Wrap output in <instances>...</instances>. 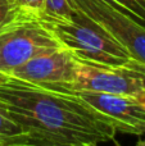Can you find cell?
Returning a JSON list of instances; mask_svg holds the SVG:
<instances>
[{
  "label": "cell",
  "mask_w": 145,
  "mask_h": 146,
  "mask_svg": "<svg viewBox=\"0 0 145 146\" xmlns=\"http://www.w3.org/2000/svg\"><path fill=\"white\" fill-rule=\"evenodd\" d=\"M76 64L77 59L62 46L33 56L7 76L44 87L68 90L76 76Z\"/></svg>",
  "instance_id": "8992f818"
},
{
  "label": "cell",
  "mask_w": 145,
  "mask_h": 146,
  "mask_svg": "<svg viewBox=\"0 0 145 146\" xmlns=\"http://www.w3.org/2000/svg\"><path fill=\"white\" fill-rule=\"evenodd\" d=\"M0 146H98V144H90V142H67L59 141V140L48 139L43 136L25 133L18 137L5 141H0Z\"/></svg>",
  "instance_id": "ba28073f"
},
{
  "label": "cell",
  "mask_w": 145,
  "mask_h": 146,
  "mask_svg": "<svg viewBox=\"0 0 145 146\" xmlns=\"http://www.w3.org/2000/svg\"><path fill=\"white\" fill-rule=\"evenodd\" d=\"M23 17L28 15L23 14L18 9L17 5L14 4V0H0V31Z\"/></svg>",
  "instance_id": "8fae6325"
},
{
  "label": "cell",
  "mask_w": 145,
  "mask_h": 146,
  "mask_svg": "<svg viewBox=\"0 0 145 146\" xmlns=\"http://www.w3.org/2000/svg\"><path fill=\"white\" fill-rule=\"evenodd\" d=\"M145 26V0H107Z\"/></svg>",
  "instance_id": "30bf717a"
},
{
  "label": "cell",
  "mask_w": 145,
  "mask_h": 146,
  "mask_svg": "<svg viewBox=\"0 0 145 146\" xmlns=\"http://www.w3.org/2000/svg\"><path fill=\"white\" fill-rule=\"evenodd\" d=\"M76 7L72 0H44L43 12L39 17L68 21L73 17Z\"/></svg>",
  "instance_id": "9c48e42d"
},
{
  "label": "cell",
  "mask_w": 145,
  "mask_h": 146,
  "mask_svg": "<svg viewBox=\"0 0 145 146\" xmlns=\"http://www.w3.org/2000/svg\"><path fill=\"white\" fill-rule=\"evenodd\" d=\"M17 8L28 17H39L43 12L44 0H14Z\"/></svg>",
  "instance_id": "4fadbf2b"
},
{
  "label": "cell",
  "mask_w": 145,
  "mask_h": 146,
  "mask_svg": "<svg viewBox=\"0 0 145 146\" xmlns=\"http://www.w3.org/2000/svg\"><path fill=\"white\" fill-rule=\"evenodd\" d=\"M74 7L99 23L127 49L132 59L145 66V26L107 0H72Z\"/></svg>",
  "instance_id": "277c9868"
},
{
  "label": "cell",
  "mask_w": 145,
  "mask_h": 146,
  "mask_svg": "<svg viewBox=\"0 0 145 146\" xmlns=\"http://www.w3.org/2000/svg\"><path fill=\"white\" fill-rule=\"evenodd\" d=\"M0 109L25 133L67 142L114 141L116 126L69 90L8 77L0 83Z\"/></svg>",
  "instance_id": "6da1fadb"
},
{
  "label": "cell",
  "mask_w": 145,
  "mask_h": 146,
  "mask_svg": "<svg viewBox=\"0 0 145 146\" xmlns=\"http://www.w3.org/2000/svg\"><path fill=\"white\" fill-rule=\"evenodd\" d=\"M143 88L145 74L135 68L77 60L76 76L68 90L136 96Z\"/></svg>",
  "instance_id": "5b68a950"
},
{
  "label": "cell",
  "mask_w": 145,
  "mask_h": 146,
  "mask_svg": "<svg viewBox=\"0 0 145 146\" xmlns=\"http://www.w3.org/2000/svg\"><path fill=\"white\" fill-rule=\"evenodd\" d=\"M135 98L138 99L139 103H140L141 105H144V106H145V88H143V90H141L140 92H139L138 95L135 96Z\"/></svg>",
  "instance_id": "5bb4252c"
},
{
  "label": "cell",
  "mask_w": 145,
  "mask_h": 146,
  "mask_svg": "<svg viewBox=\"0 0 145 146\" xmlns=\"http://www.w3.org/2000/svg\"><path fill=\"white\" fill-rule=\"evenodd\" d=\"M135 146H145V139H143V140H139L138 144H136Z\"/></svg>",
  "instance_id": "2e32d148"
},
{
  "label": "cell",
  "mask_w": 145,
  "mask_h": 146,
  "mask_svg": "<svg viewBox=\"0 0 145 146\" xmlns=\"http://www.w3.org/2000/svg\"><path fill=\"white\" fill-rule=\"evenodd\" d=\"M8 80V76L7 74H4V73H1L0 72V83L1 82H4V81H7Z\"/></svg>",
  "instance_id": "9a60e30c"
},
{
  "label": "cell",
  "mask_w": 145,
  "mask_h": 146,
  "mask_svg": "<svg viewBox=\"0 0 145 146\" xmlns=\"http://www.w3.org/2000/svg\"><path fill=\"white\" fill-rule=\"evenodd\" d=\"M36 18L53 32L59 44L71 51L77 60L107 66H127L145 74V66L134 60L127 49L77 8L73 17L68 21Z\"/></svg>",
  "instance_id": "7a4b0ae2"
},
{
  "label": "cell",
  "mask_w": 145,
  "mask_h": 146,
  "mask_svg": "<svg viewBox=\"0 0 145 146\" xmlns=\"http://www.w3.org/2000/svg\"><path fill=\"white\" fill-rule=\"evenodd\" d=\"M58 48L59 41L39 18H19L0 31V72L8 74L33 56Z\"/></svg>",
  "instance_id": "3957f363"
},
{
  "label": "cell",
  "mask_w": 145,
  "mask_h": 146,
  "mask_svg": "<svg viewBox=\"0 0 145 146\" xmlns=\"http://www.w3.org/2000/svg\"><path fill=\"white\" fill-rule=\"evenodd\" d=\"M73 92L107 117L116 126L117 132L135 136L145 135V106L135 96L92 91Z\"/></svg>",
  "instance_id": "52a82bcc"
},
{
  "label": "cell",
  "mask_w": 145,
  "mask_h": 146,
  "mask_svg": "<svg viewBox=\"0 0 145 146\" xmlns=\"http://www.w3.org/2000/svg\"><path fill=\"white\" fill-rule=\"evenodd\" d=\"M25 135L23 129L0 109V141L10 140Z\"/></svg>",
  "instance_id": "7c38bea8"
}]
</instances>
